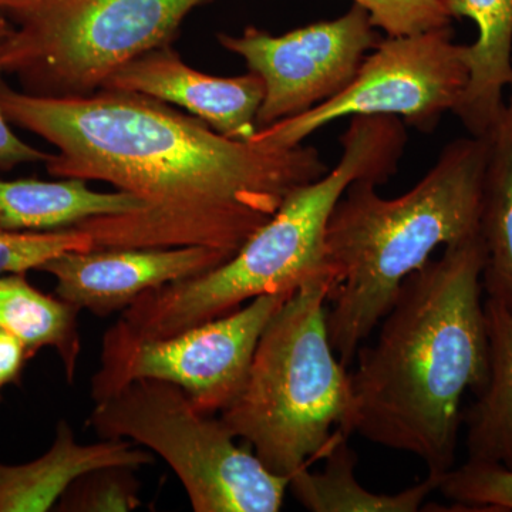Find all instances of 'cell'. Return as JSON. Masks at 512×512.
Here are the masks:
<instances>
[{"mask_svg":"<svg viewBox=\"0 0 512 512\" xmlns=\"http://www.w3.org/2000/svg\"><path fill=\"white\" fill-rule=\"evenodd\" d=\"M0 103L10 124L56 148L47 173L111 184L143 205L73 227L92 237L93 251L205 247L234 256L291 192L329 171L318 148L232 140L144 94L45 97L3 83Z\"/></svg>","mask_w":512,"mask_h":512,"instance_id":"1","label":"cell"},{"mask_svg":"<svg viewBox=\"0 0 512 512\" xmlns=\"http://www.w3.org/2000/svg\"><path fill=\"white\" fill-rule=\"evenodd\" d=\"M480 235L444 248L400 286L373 345L357 350L343 433L412 454L427 474L456 466L463 397L490 370Z\"/></svg>","mask_w":512,"mask_h":512,"instance_id":"2","label":"cell"},{"mask_svg":"<svg viewBox=\"0 0 512 512\" xmlns=\"http://www.w3.org/2000/svg\"><path fill=\"white\" fill-rule=\"evenodd\" d=\"M488 137L451 141L409 191L384 198L372 181L342 195L326 228V265L333 279L328 330L346 367L376 332L403 282L437 248L480 235Z\"/></svg>","mask_w":512,"mask_h":512,"instance_id":"3","label":"cell"},{"mask_svg":"<svg viewBox=\"0 0 512 512\" xmlns=\"http://www.w3.org/2000/svg\"><path fill=\"white\" fill-rule=\"evenodd\" d=\"M407 140L406 124L396 117H352L340 136L335 167L291 192L237 254L205 274L143 293L121 312L117 325L138 338H167L235 312L258 296L295 292L329 275L326 228L336 204L356 181H390Z\"/></svg>","mask_w":512,"mask_h":512,"instance_id":"4","label":"cell"},{"mask_svg":"<svg viewBox=\"0 0 512 512\" xmlns=\"http://www.w3.org/2000/svg\"><path fill=\"white\" fill-rule=\"evenodd\" d=\"M332 289L329 275L296 289L266 325L241 393L220 413L278 476L311 468L348 421L350 373L326 319Z\"/></svg>","mask_w":512,"mask_h":512,"instance_id":"5","label":"cell"},{"mask_svg":"<svg viewBox=\"0 0 512 512\" xmlns=\"http://www.w3.org/2000/svg\"><path fill=\"white\" fill-rule=\"evenodd\" d=\"M212 0H0V67L35 96L82 97L136 57L173 45Z\"/></svg>","mask_w":512,"mask_h":512,"instance_id":"6","label":"cell"},{"mask_svg":"<svg viewBox=\"0 0 512 512\" xmlns=\"http://www.w3.org/2000/svg\"><path fill=\"white\" fill-rule=\"evenodd\" d=\"M87 426L101 439L130 440L158 454L180 483L195 512H278L291 478L278 476L221 417L195 409L180 387L161 380L127 384L96 403Z\"/></svg>","mask_w":512,"mask_h":512,"instance_id":"7","label":"cell"},{"mask_svg":"<svg viewBox=\"0 0 512 512\" xmlns=\"http://www.w3.org/2000/svg\"><path fill=\"white\" fill-rule=\"evenodd\" d=\"M293 293L258 296L235 312L167 338H138L114 323L101 340L90 397L100 403L127 384L154 379L183 389L201 413L224 412L247 382L266 325Z\"/></svg>","mask_w":512,"mask_h":512,"instance_id":"8","label":"cell"},{"mask_svg":"<svg viewBox=\"0 0 512 512\" xmlns=\"http://www.w3.org/2000/svg\"><path fill=\"white\" fill-rule=\"evenodd\" d=\"M468 83L466 45L443 28L410 36H386L363 60L343 92L301 116L259 128L251 143L271 150L301 146L316 131L357 116L396 117L433 133L454 113Z\"/></svg>","mask_w":512,"mask_h":512,"instance_id":"9","label":"cell"},{"mask_svg":"<svg viewBox=\"0 0 512 512\" xmlns=\"http://www.w3.org/2000/svg\"><path fill=\"white\" fill-rule=\"evenodd\" d=\"M380 39L367 10L355 3L339 18L284 35H271L255 26H248L241 35H218L220 45L242 57L249 72L264 82L258 130L301 116L338 96Z\"/></svg>","mask_w":512,"mask_h":512,"instance_id":"10","label":"cell"},{"mask_svg":"<svg viewBox=\"0 0 512 512\" xmlns=\"http://www.w3.org/2000/svg\"><path fill=\"white\" fill-rule=\"evenodd\" d=\"M231 258L205 247L70 251L40 266L56 279L55 295L106 318L126 311L151 289L212 271Z\"/></svg>","mask_w":512,"mask_h":512,"instance_id":"11","label":"cell"},{"mask_svg":"<svg viewBox=\"0 0 512 512\" xmlns=\"http://www.w3.org/2000/svg\"><path fill=\"white\" fill-rule=\"evenodd\" d=\"M101 89L144 94L184 109L232 140L249 141L265 87L254 72L217 77L192 69L173 46L157 47L121 66Z\"/></svg>","mask_w":512,"mask_h":512,"instance_id":"12","label":"cell"},{"mask_svg":"<svg viewBox=\"0 0 512 512\" xmlns=\"http://www.w3.org/2000/svg\"><path fill=\"white\" fill-rule=\"evenodd\" d=\"M154 463L150 451L130 440L80 444L69 421L60 420L55 440L42 457L9 466L0 463V512H47L77 477L101 467L138 468Z\"/></svg>","mask_w":512,"mask_h":512,"instance_id":"13","label":"cell"},{"mask_svg":"<svg viewBox=\"0 0 512 512\" xmlns=\"http://www.w3.org/2000/svg\"><path fill=\"white\" fill-rule=\"evenodd\" d=\"M451 19L467 18L477 39L466 45L468 83L454 114L470 136L484 137L497 123L512 87V0H446Z\"/></svg>","mask_w":512,"mask_h":512,"instance_id":"14","label":"cell"},{"mask_svg":"<svg viewBox=\"0 0 512 512\" xmlns=\"http://www.w3.org/2000/svg\"><path fill=\"white\" fill-rule=\"evenodd\" d=\"M141 207L127 192L93 191L79 178L0 180V225L10 231H57L90 218L133 214Z\"/></svg>","mask_w":512,"mask_h":512,"instance_id":"15","label":"cell"},{"mask_svg":"<svg viewBox=\"0 0 512 512\" xmlns=\"http://www.w3.org/2000/svg\"><path fill=\"white\" fill-rule=\"evenodd\" d=\"M490 370L483 392L464 410L468 458L512 470V312L484 301Z\"/></svg>","mask_w":512,"mask_h":512,"instance_id":"16","label":"cell"},{"mask_svg":"<svg viewBox=\"0 0 512 512\" xmlns=\"http://www.w3.org/2000/svg\"><path fill=\"white\" fill-rule=\"evenodd\" d=\"M322 460L319 473L303 468L289 481V491L312 512H416L440 485L441 478L427 474L421 483L396 494L367 490L356 477L357 457L349 436L338 430Z\"/></svg>","mask_w":512,"mask_h":512,"instance_id":"17","label":"cell"},{"mask_svg":"<svg viewBox=\"0 0 512 512\" xmlns=\"http://www.w3.org/2000/svg\"><path fill=\"white\" fill-rule=\"evenodd\" d=\"M488 137L480 237L487 298L512 312V87Z\"/></svg>","mask_w":512,"mask_h":512,"instance_id":"18","label":"cell"},{"mask_svg":"<svg viewBox=\"0 0 512 512\" xmlns=\"http://www.w3.org/2000/svg\"><path fill=\"white\" fill-rule=\"evenodd\" d=\"M80 312L73 303L39 291L26 272L0 275V330L20 340L32 357L45 348L55 350L69 383L82 355Z\"/></svg>","mask_w":512,"mask_h":512,"instance_id":"19","label":"cell"},{"mask_svg":"<svg viewBox=\"0 0 512 512\" xmlns=\"http://www.w3.org/2000/svg\"><path fill=\"white\" fill-rule=\"evenodd\" d=\"M447 500L466 512H512V470L488 461L467 458L441 478Z\"/></svg>","mask_w":512,"mask_h":512,"instance_id":"20","label":"cell"},{"mask_svg":"<svg viewBox=\"0 0 512 512\" xmlns=\"http://www.w3.org/2000/svg\"><path fill=\"white\" fill-rule=\"evenodd\" d=\"M136 468L101 467L77 477L64 491L55 511L128 512L141 505Z\"/></svg>","mask_w":512,"mask_h":512,"instance_id":"21","label":"cell"},{"mask_svg":"<svg viewBox=\"0 0 512 512\" xmlns=\"http://www.w3.org/2000/svg\"><path fill=\"white\" fill-rule=\"evenodd\" d=\"M93 251V239L77 228L57 231H10L0 225V275L39 271L64 252Z\"/></svg>","mask_w":512,"mask_h":512,"instance_id":"22","label":"cell"},{"mask_svg":"<svg viewBox=\"0 0 512 512\" xmlns=\"http://www.w3.org/2000/svg\"><path fill=\"white\" fill-rule=\"evenodd\" d=\"M386 36H410L451 28L446 0H352Z\"/></svg>","mask_w":512,"mask_h":512,"instance_id":"23","label":"cell"},{"mask_svg":"<svg viewBox=\"0 0 512 512\" xmlns=\"http://www.w3.org/2000/svg\"><path fill=\"white\" fill-rule=\"evenodd\" d=\"M2 67H0V89H2ZM52 154L43 153L39 148L30 146L16 136L6 119L0 103V171H10L23 164H46Z\"/></svg>","mask_w":512,"mask_h":512,"instance_id":"24","label":"cell"},{"mask_svg":"<svg viewBox=\"0 0 512 512\" xmlns=\"http://www.w3.org/2000/svg\"><path fill=\"white\" fill-rule=\"evenodd\" d=\"M30 359L33 357L20 340L0 330V402L5 387L20 384L23 370Z\"/></svg>","mask_w":512,"mask_h":512,"instance_id":"25","label":"cell"},{"mask_svg":"<svg viewBox=\"0 0 512 512\" xmlns=\"http://www.w3.org/2000/svg\"><path fill=\"white\" fill-rule=\"evenodd\" d=\"M10 29H12V25H10L9 20L6 19V16L3 15V13H0V39H2L3 36L8 35Z\"/></svg>","mask_w":512,"mask_h":512,"instance_id":"26","label":"cell"}]
</instances>
